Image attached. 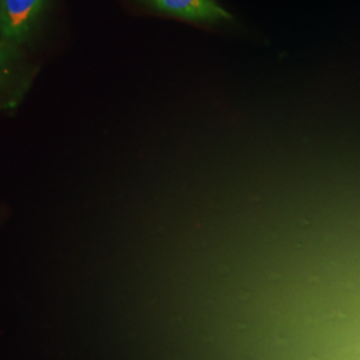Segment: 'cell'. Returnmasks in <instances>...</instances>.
<instances>
[{
    "instance_id": "cell-3",
    "label": "cell",
    "mask_w": 360,
    "mask_h": 360,
    "mask_svg": "<svg viewBox=\"0 0 360 360\" xmlns=\"http://www.w3.org/2000/svg\"><path fill=\"white\" fill-rule=\"evenodd\" d=\"M0 56H1V51H0Z\"/></svg>"
},
{
    "instance_id": "cell-2",
    "label": "cell",
    "mask_w": 360,
    "mask_h": 360,
    "mask_svg": "<svg viewBox=\"0 0 360 360\" xmlns=\"http://www.w3.org/2000/svg\"><path fill=\"white\" fill-rule=\"evenodd\" d=\"M46 0H0V31L8 40H22L34 26Z\"/></svg>"
},
{
    "instance_id": "cell-1",
    "label": "cell",
    "mask_w": 360,
    "mask_h": 360,
    "mask_svg": "<svg viewBox=\"0 0 360 360\" xmlns=\"http://www.w3.org/2000/svg\"><path fill=\"white\" fill-rule=\"evenodd\" d=\"M160 13L196 23H218L232 16L217 0H142Z\"/></svg>"
}]
</instances>
